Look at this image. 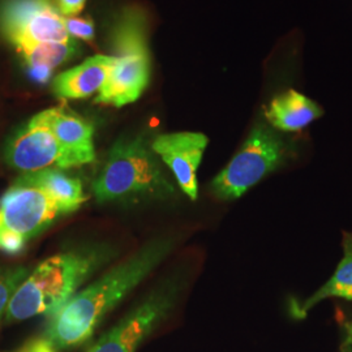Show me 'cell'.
<instances>
[{
  "instance_id": "6da1fadb",
  "label": "cell",
  "mask_w": 352,
  "mask_h": 352,
  "mask_svg": "<svg viewBox=\"0 0 352 352\" xmlns=\"http://www.w3.org/2000/svg\"><path fill=\"white\" fill-rule=\"evenodd\" d=\"M174 244L170 238L151 240L96 282L77 291L62 309L49 317L43 338L54 350L84 344L103 318L171 253Z\"/></svg>"
},
{
  "instance_id": "7a4b0ae2",
  "label": "cell",
  "mask_w": 352,
  "mask_h": 352,
  "mask_svg": "<svg viewBox=\"0 0 352 352\" xmlns=\"http://www.w3.org/2000/svg\"><path fill=\"white\" fill-rule=\"evenodd\" d=\"M103 247L58 253L38 265L16 289L4 316L6 324L36 316L47 318L62 309L89 278L110 258Z\"/></svg>"
},
{
  "instance_id": "3957f363",
  "label": "cell",
  "mask_w": 352,
  "mask_h": 352,
  "mask_svg": "<svg viewBox=\"0 0 352 352\" xmlns=\"http://www.w3.org/2000/svg\"><path fill=\"white\" fill-rule=\"evenodd\" d=\"M98 204L161 201L175 195V187L142 136L119 139L109 151L93 182Z\"/></svg>"
},
{
  "instance_id": "277c9868",
  "label": "cell",
  "mask_w": 352,
  "mask_h": 352,
  "mask_svg": "<svg viewBox=\"0 0 352 352\" xmlns=\"http://www.w3.org/2000/svg\"><path fill=\"white\" fill-rule=\"evenodd\" d=\"M296 155V142L265 122L257 120L226 167L214 176L209 190L219 201H234L285 167Z\"/></svg>"
},
{
  "instance_id": "5b68a950",
  "label": "cell",
  "mask_w": 352,
  "mask_h": 352,
  "mask_svg": "<svg viewBox=\"0 0 352 352\" xmlns=\"http://www.w3.org/2000/svg\"><path fill=\"white\" fill-rule=\"evenodd\" d=\"M113 39L115 63L94 102L120 109L138 101L151 81V54L141 13L124 11Z\"/></svg>"
},
{
  "instance_id": "8992f818",
  "label": "cell",
  "mask_w": 352,
  "mask_h": 352,
  "mask_svg": "<svg viewBox=\"0 0 352 352\" xmlns=\"http://www.w3.org/2000/svg\"><path fill=\"white\" fill-rule=\"evenodd\" d=\"M71 212L49 192L20 175L0 197V251L17 254Z\"/></svg>"
},
{
  "instance_id": "52a82bcc",
  "label": "cell",
  "mask_w": 352,
  "mask_h": 352,
  "mask_svg": "<svg viewBox=\"0 0 352 352\" xmlns=\"http://www.w3.org/2000/svg\"><path fill=\"white\" fill-rule=\"evenodd\" d=\"M0 30L17 51L72 38L50 0H6L0 7Z\"/></svg>"
},
{
  "instance_id": "ba28073f",
  "label": "cell",
  "mask_w": 352,
  "mask_h": 352,
  "mask_svg": "<svg viewBox=\"0 0 352 352\" xmlns=\"http://www.w3.org/2000/svg\"><path fill=\"white\" fill-rule=\"evenodd\" d=\"M177 295L179 285L174 280L153 289L126 317L90 344L87 352H136L142 340L174 308Z\"/></svg>"
},
{
  "instance_id": "9c48e42d",
  "label": "cell",
  "mask_w": 352,
  "mask_h": 352,
  "mask_svg": "<svg viewBox=\"0 0 352 352\" xmlns=\"http://www.w3.org/2000/svg\"><path fill=\"white\" fill-rule=\"evenodd\" d=\"M4 161L21 174L46 168H69L60 145L38 113L7 141Z\"/></svg>"
},
{
  "instance_id": "30bf717a",
  "label": "cell",
  "mask_w": 352,
  "mask_h": 352,
  "mask_svg": "<svg viewBox=\"0 0 352 352\" xmlns=\"http://www.w3.org/2000/svg\"><path fill=\"white\" fill-rule=\"evenodd\" d=\"M209 139L201 132H173L157 136L151 151L175 176L176 183L190 201L199 197L197 171Z\"/></svg>"
},
{
  "instance_id": "8fae6325",
  "label": "cell",
  "mask_w": 352,
  "mask_h": 352,
  "mask_svg": "<svg viewBox=\"0 0 352 352\" xmlns=\"http://www.w3.org/2000/svg\"><path fill=\"white\" fill-rule=\"evenodd\" d=\"M60 145L69 168L96 161L94 126L65 107H52L38 113Z\"/></svg>"
},
{
  "instance_id": "7c38bea8",
  "label": "cell",
  "mask_w": 352,
  "mask_h": 352,
  "mask_svg": "<svg viewBox=\"0 0 352 352\" xmlns=\"http://www.w3.org/2000/svg\"><path fill=\"white\" fill-rule=\"evenodd\" d=\"M324 115L322 107L295 89L278 93L263 109L269 126L282 133H298Z\"/></svg>"
},
{
  "instance_id": "4fadbf2b",
  "label": "cell",
  "mask_w": 352,
  "mask_h": 352,
  "mask_svg": "<svg viewBox=\"0 0 352 352\" xmlns=\"http://www.w3.org/2000/svg\"><path fill=\"white\" fill-rule=\"evenodd\" d=\"M115 63L113 55H94L52 80V93L60 100H84L98 94Z\"/></svg>"
},
{
  "instance_id": "5bb4252c",
  "label": "cell",
  "mask_w": 352,
  "mask_h": 352,
  "mask_svg": "<svg viewBox=\"0 0 352 352\" xmlns=\"http://www.w3.org/2000/svg\"><path fill=\"white\" fill-rule=\"evenodd\" d=\"M342 250L343 256L333 276L305 300L292 305L295 308L292 315L295 317H305L317 304L327 299L352 300V231H343Z\"/></svg>"
},
{
  "instance_id": "9a60e30c",
  "label": "cell",
  "mask_w": 352,
  "mask_h": 352,
  "mask_svg": "<svg viewBox=\"0 0 352 352\" xmlns=\"http://www.w3.org/2000/svg\"><path fill=\"white\" fill-rule=\"evenodd\" d=\"M64 171L65 170L60 168H46L34 173H24L21 176L39 188L49 192L71 213H75L87 202L88 196L84 192L81 180L65 174Z\"/></svg>"
},
{
  "instance_id": "2e32d148",
  "label": "cell",
  "mask_w": 352,
  "mask_h": 352,
  "mask_svg": "<svg viewBox=\"0 0 352 352\" xmlns=\"http://www.w3.org/2000/svg\"><path fill=\"white\" fill-rule=\"evenodd\" d=\"M80 50L75 38L65 42H46L19 51L30 74L39 82L47 81L52 71L75 58Z\"/></svg>"
},
{
  "instance_id": "e0dca14e",
  "label": "cell",
  "mask_w": 352,
  "mask_h": 352,
  "mask_svg": "<svg viewBox=\"0 0 352 352\" xmlns=\"http://www.w3.org/2000/svg\"><path fill=\"white\" fill-rule=\"evenodd\" d=\"M29 267L23 265L0 267V324L4 321V316L13 294L29 276Z\"/></svg>"
},
{
  "instance_id": "ac0fdd59",
  "label": "cell",
  "mask_w": 352,
  "mask_h": 352,
  "mask_svg": "<svg viewBox=\"0 0 352 352\" xmlns=\"http://www.w3.org/2000/svg\"><path fill=\"white\" fill-rule=\"evenodd\" d=\"M64 26L69 37L82 41H93L96 37V28L91 19L87 17H64Z\"/></svg>"
},
{
  "instance_id": "d6986e66",
  "label": "cell",
  "mask_w": 352,
  "mask_h": 352,
  "mask_svg": "<svg viewBox=\"0 0 352 352\" xmlns=\"http://www.w3.org/2000/svg\"><path fill=\"white\" fill-rule=\"evenodd\" d=\"M87 0H58L59 11L64 17H72L77 16L84 10Z\"/></svg>"
},
{
  "instance_id": "ffe728a7",
  "label": "cell",
  "mask_w": 352,
  "mask_h": 352,
  "mask_svg": "<svg viewBox=\"0 0 352 352\" xmlns=\"http://www.w3.org/2000/svg\"><path fill=\"white\" fill-rule=\"evenodd\" d=\"M14 352H55V350L45 338H39L29 342L23 349Z\"/></svg>"
},
{
  "instance_id": "44dd1931",
  "label": "cell",
  "mask_w": 352,
  "mask_h": 352,
  "mask_svg": "<svg viewBox=\"0 0 352 352\" xmlns=\"http://www.w3.org/2000/svg\"><path fill=\"white\" fill-rule=\"evenodd\" d=\"M342 351H352V320L344 325V340L342 342Z\"/></svg>"
},
{
  "instance_id": "7402d4cb",
  "label": "cell",
  "mask_w": 352,
  "mask_h": 352,
  "mask_svg": "<svg viewBox=\"0 0 352 352\" xmlns=\"http://www.w3.org/2000/svg\"><path fill=\"white\" fill-rule=\"evenodd\" d=\"M342 352H352V351H342Z\"/></svg>"
}]
</instances>
